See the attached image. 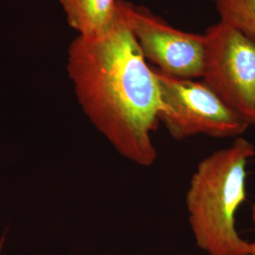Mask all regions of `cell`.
Here are the masks:
<instances>
[{
    "label": "cell",
    "mask_w": 255,
    "mask_h": 255,
    "mask_svg": "<svg viewBox=\"0 0 255 255\" xmlns=\"http://www.w3.org/2000/svg\"><path fill=\"white\" fill-rule=\"evenodd\" d=\"M4 241H5V237H1V239H0V255H1V251H2V247L4 244Z\"/></svg>",
    "instance_id": "cell-9"
},
{
    "label": "cell",
    "mask_w": 255,
    "mask_h": 255,
    "mask_svg": "<svg viewBox=\"0 0 255 255\" xmlns=\"http://www.w3.org/2000/svg\"><path fill=\"white\" fill-rule=\"evenodd\" d=\"M255 146L244 137L207 156L192 175L185 202L197 246L207 255H249L236 216L247 199V167Z\"/></svg>",
    "instance_id": "cell-2"
},
{
    "label": "cell",
    "mask_w": 255,
    "mask_h": 255,
    "mask_svg": "<svg viewBox=\"0 0 255 255\" xmlns=\"http://www.w3.org/2000/svg\"><path fill=\"white\" fill-rule=\"evenodd\" d=\"M128 20L144 57L157 65L159 71L180 79L202 77L205 35L177 29L148 9L131 4Z\"/></svg>",
    "instance_id": "cell-5"
},
{
    "label": "cell",
    "mask_w": 255,
    "mask_h": 255,
    "mask_svg": "<svg viewBox=\"0 0 255 255\" xmlns=\"http://www.w3.org/2000/svg\"><path fill=\"white\" fill-rule=\"evenodd\" d=\"M119 0L113 24L97 37L78 36L69 46L67 71L83 112L119 154L142 166L157 158L151 134L162 109L154 69L146 64Z\"/></svg>",
    "instance_id": "cell-1"
},
{
    "label": "cell",
    "mask_w": 255,
    "mask_h": 255,
    "mask_svg": "<svg viewBox=\"0 0 255 255\" xmlns=\"http://www.w3.org/2000/svg\"><path fill=\"white\" fill-rule=\"evenodd\" d=\"M67 22L81 37L103 34L113 24L119 0H60Z\"/></svg>",
    "instance_id": "cell-6"
},
{
    "label": "cell",
    "mask_w": 255,
    "mask_h": 255,
    "mask_svg": "<svg viewBox=\"0 0 255 255\" xmlns=\"http://www.w3.org/2000/svg\"><path fill=\"white\" fill-rule=\"evenodd\" d=\"M220 22L255 41V0H214Z\"/></svg>",
    "instance_id": "cell-7"
},
{
    "label": "cell",
    "mask_w": 255,
    "mask_h": 255,
    "mask_svg": "<svg viewBox=\"0 0 255 255\" xmlns=\"http://www.w3.org/2000/svg\"><path fill=\"white\" fill-rule=\"evenodd\" d=\"M252 219L255 226V203L253 205V209H252ZM249 255H255V240L254 242H251V250H250Z\"/></svg>",
    "instance_id": "cell-8"
},
{
    "label": "cell",
    "mask_w": 255,
    "mask_h": 255,
    "mask_svg": "<svg viewBox=\"0 0 255 255\" xmlns=\"http://www.w3.org/2000/svg\"><path fill=\"white\" fill-rule=\"evenodd\" d=\"M204 35L203 82L250 125L255 124V41L220 21Z\"/></svg>",
    "instance_id": "cell-4"
},
{
    "label": "cell",
    "mask_w": 255,
    "mask_h": 255,
    "mask_svg": "<svg viewBox=\"0 0 255 255\" xmlns=\"http://www.w3.org/2000/svg\"><path fill=\"white\" fill-rule=\"evenodd\" d=\"M154 71L162 103L159 121L175 139L198 134L237 138L248 129L250 124L246 120L204 82Z\"/></svg>",
    "instance_id": "cell-3"
}]
</instances>
